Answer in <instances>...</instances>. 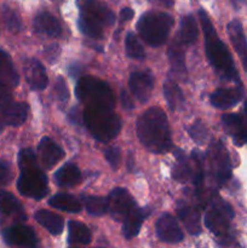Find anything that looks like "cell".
Segmentation results:
<instances>
[{
  "instance_id": "obj_27",
  "label": "cell",
  "mask_w": 247,
  "mask_h": 248,
  "mask_svg": "<svg viewBox=\"0 0 247 248\" xmlns=\"http://www.w3.org/2000/svg\"><path fill=\"white\" fill-rule=\"evenodd\" d=\"M68 242L74 246H85L91 242V232L85 224L80 222L68 223Z\"/></svg>"
},
{
  "instance_id": "obj_2",
  "label": "cell",
  "mask_w": 247,
  "mask_h": 248,
  "mask_svg": "<svg viewBox=\"0 0 247 248\" xmlns=\"http://www.w3.org/2000/svg\"><path fill=\"white\" fill-rule=\"evenodd\" d=\"M199 16H200L201 27H202L203 35H205L206 55H207L211 65L215 68L216 72L223 79L230 80V81L241 85V80L237 74L236 68H235L234 60H232L225 44L218 38L215 27H213L211 19L208 18L207 14L203 10H200Z\"/></svg>"
},
{
  "instance_id": "obj_31",
  "label": "cell",
  "mask_w": 247,
  "mask_h": 248,
  "mask_svg": "<svg viewBox=\"0 0 247 248\" xmlns=\"http://www.w3.org/2000/svg\"><path fill=\"white\" fill-rule=\"evenodd\" d=\"M164 94L170 109L173 111L183 109L185 99H184L183 92L179 89L178 85L174 81H166L164 85Z\"/></svg>"
},
{
  "instance_id": "obj_18",
  "label": "cell",
  "mask_w": 247,
  "mask_h": 248,
  "mask_svg": "<svg viewBox=\"0 0 247 248\" xmlns=\"http://www.w3.org/2000/svg\"><path fill=\"white\" fill-rule=\"evenodd\" d=\"M223 125L228 135L232 136L236 145H244L247 143V125L239 114H224L222 116Z\"/></svg>"
},
{
  "instance_id": "obj_8",
  "label": "cell",
  "mask_w": 247,
  "mask_h": 248,
  "mask_svg": "<svg viewBox=\"0 0 247 248\" xmlns=\"http://www.w3.org/2000/svg\"><path fill=\"white\" fill-rule=\"evenodd\" d=\"M29 107L23 102H15L10 89L0 91V114L5 124L10 126H19L28 118Z\"/></svg>"
},
{
  "instance_id": "obj_36",
  "label": "cell",
  "mask_w": 247,
  "mask_h": 248,
  "mask_svg": "<svg viewBox=\"0 0 247 248\" xmlns=\"http://www.w3.org/2000/svg\"><path fill=\"white\" fill-rule=\"evenodd\" d=\"M189 136L199 144H203L208 138V131L202 121H196L188 130Z\"/></svg>"
},
{
  "instance_id": "obj_9",
  "label": "cell",
  "mask_w": 247,
  "mask_h": 248,
  "mask_svg": "<svg viewBox=\"0 0 247 248\" xmlns=\"http://www.w3.org/2000/svg\"><path fill=\"white\" fill-rule=\"evenodd\" d=\"M136 207V201L130 193L124 188H116L108 198V212L111 218L124 222L128 213Z\"/></svg>"
},
{
  "instance_id": "obj_29",
  "label": "cell",
  "mask_w": 247,
  "mask_h": 248,
  "mask_svg": "<svg viewBox=\"0 0 247 248\" xmlns=\"http://www.w3.org/2000/svg\"><path fill=\"white\" fill-rule=\"evenodd\" d=\"M183 44L178 40L174 39L172 45L169 48V60L170 64H171V69L176 75H184L185 74V60H184V50H183Z\"/></svg>"
},
{
  "instance_id": "obj_23",
  "label": "cell",
  "mask_w": 247,
  "mask_h": 248,
  "mask_svg": "<svg viewBox=\"0 0 247 248\" xmlns=\"http://www.w3.org/2000/svg\"><path fill=\"white\" fill-rule=\"evenodd\" d=\"M179 216V219L183 223L184 228L188 230L189 234L199 235L201 232V224H200V213L196 208L191 206L179 203L178 210H177Z\"/></svg>"
},
{
  "instance_id": "obj_38",
  "label": "cell",
  "mask_w": 247,
  "mask_h": 248,
  "mask_svg": "<svg viewBox=\"0 0 247 248\" xmlns=\"http://www.w3.org/2000/svg\"><path fill=\"white\" fill-rule=\"evenodd\" d=\"M55 90L58 101H60L61 103H67L68 99H69V92H68V87L62 77H58L57 80H56Z\"/></svg>"
},
{
  "instance_id": "obj_12",
  "label": "cell",
  "mask_w": 247,
  "mask_h": 248,
  "mask_svg": "<svg viewBox=\"0 0 247 248\" xmlns=\"http://www.w3.org/2000/svg\"><path fill=\"white\" fill-rule=\"evenodd\" d=\"M128 86L133 96L140 102L145 103L149 101L154 89V79L152 74L147 72H135L130 75Z\"/></svg>"
},
{
  "instance_id": "obj_15",
  "label": "cell",
  "mask_w": 247,
  "mask_h": 248,
  "mask_svg": "<svg viewBox=\"0 0 247 248\" xmlns=\"http://www.w3.org/2000/svg\"><path fill=\"white\" fill-rule=\"evenodd\" d=\"M244 97V87L239 85L235 89H220L213 92L210 97L211 104L215 108L227 110L236 106Z\"/></svg>"
},
{
  "instance_id": "obj_14",
  "label": "cell",
  "mask_w": 247,
  "mask_h": 248,
  "mask_svg": "<svg viewBox=\"0 0 247 248\" xmlns=\"http://www.w3.org/2000/svg\"><path fill=\"white\" fill-rule=\"evenodd\" d=\"M23 72L27 82H28L31 90L41 91V90L46 89L48 84V79L47 75H46L45 68L41 64L40 61L35 60V58L27 60L23 64Z\"/></svg>"
},
{
  "instance_id": "obj_48",
  "label": "cell",
  "mask_w": 247,
  "mask_h": 248,
  "mask_svg": "<svg viewBox=\"0 0 247 248\" xmlns=\"http://www.w3.org/2000/svg\"><path fill=\"white\" fill-rule=\"evenodd\" d=\"M1 130H2V125H1V124H0V132H1Z\"/></svg>"
},
{
  "instance_id": "obj_47",
  "label": "cell",
  "mask_w": 247,
  "mask_h": 248,
  "mask_svg": "<svg viewBox=\"0 0 247 248\" xmlns=\"http://www.w3.org/2000/svg\"><path fill=\"white\" fill-rule=\"evenodd\" d=\"M232 4H234V6L237 7V0H232Z\"/></svg>"
},
{
  "instance_id": "obj_45",
  "label": "cell",
  "mask_w": 247,
  "mask_h": 248,
  "mask_svg": "<svg viewBox=\"0 0 247 248\" xmlns=\"http://www.w3.org/2000/svg\"><path fill=\"white\" fill-rule=\"evenodd\" d=\"M69 73L70 74L73 75V77H74V75H77L80 73V69H79V64H73L72 67H70V69H69Z\"/></svg>"
},
{
  "instance_id": "obj_41",
  "label": "cell",
  "mask_w": 247,
  "mask_h": 248,
  "mask_svg": "<svg viewBox=\"0 0 247 248\" xmlns=\"http://www.w3.org/2000/svg\"><path fill=\"white\" fill-rule=\"evenodd\" d=\"M133 16H135V11L132 9H130V7H125V9H123L120 11L119 19H120L121 23H124V22L131 21L133 18Z\"/></svg>"
},
{
  "instance_id": "obj_28",
  "label": "cell",
  "mask_w": 247,
  "mask_h": 248,
  "mask_svg": "<svg viewBox=\"0 0 247 248\" xmlns=\"http://www.w3.org/2000/svg\"><path fill=\"white\" fill-rule=\"evenodd\" d=\"M199 35V29L196 19L191 15H186L181 19V27L178 31V39L183 45H193Z\"/></svg>"
},
{
  "instance_id": "obj_22",
  "label": "cell",
  "mask_w": 247,
  "mask_h": 248,
  "mask_svg": "<svg viewBox=\"0 0 247 248\" xmlns=\"http://www.w3.org/2000/svg\"><path fill=\"white\" fill-rule=\"evenodd\" d=\"M34 29L39 34L47 36H60L62 33L60 22L50 12H40L34 18Z\"/></svg>"
},
{
  "instance_id": "obj_26",
  "label": "cell",
  "mask_w": 247,
  "mask_h": 248,
  "mask_svg": "<svg viewBox=\"0 0 247 248\" xmlns=\"http://www.w3.org/2000/svg\"><path fill=\"white\" fill-rule=\"evenodd\" d=\"M35 219L43 228L52 235H60L64 228V222L60 216L47 210H40L35 213Z\"/></svg>"
},
{
  "instance_id": "obj_4",
  "label": "cell",
  "mask_w": 247,
  "mask_h": 248,
  "mask_svg": "<svg viewBox=\"0 0 247 248\" xmlns=\"http://www.w3.org/2000/svg\"><path fill=\"white\" fill-rule=\"evenodd\" d=\"M84 124L92 137L98 142H109L119 135L121 120L113 108L98 106H85Z\"/></svg>"
},
{
  "instance_id": "obj_49",
  "label": "cell",
  "mask_w": 247,
  "mask_h": 248,
  "mask_svg": "<svg viewBox=\"0 0 247 248\" xmlns=\"http://www.w3.org/2000/svg\"><path fill=\"white\" fill-rule=\"evenodd\" d=\"M55 1H57V0H55Z\"/></svg>"
},
{
  "instance_id": "obj_7",
  "label": "cell",
  "mask_w": 247,
  "mask_h": 248,
  "mask_svg": "<svg viewBox=\"0 0 247 248\" xmlns=\"http://www.w3.org/2000/svg\"><path fill=\"white\" fill-rule=\"evenodd\" d=\"M234 218V211L229 203L218 198L213 201L211 210L207 211L205 216V224L211 232L217 235L219 239L225 240L229 237L230 220Z\"/></svg>"
},
{
  "instance_id": "obj_30",
  "label": "cell",
  "mask_w": 247,
  "mask_h": 248,
  "mask_svg": "<svg viewBox=\"0 0 247 248\" xmlns=\"http://www.w3.org/2000/svg\"><path fill=\"white\" fill-rule=\"evenodd\" d=\"M48 205L56 210L69 213H79L81 211V203L75 196L69 194H57L48 200Z\"/></svg>"
},
{
  "instance_id": "obj_21",
  "label": "cell",
  "mask_w": 247,
  "mask_h": 248,
  "mask_svg": "<svg viewBox=\"0 0 247 248\" xmlns=\"http://www.w3.org/2000/svg\"><path fill=\"white\" fill-rule=\"evenodd\" d=\"M149 213L150 210H148V208H133V210L128 213L127 217L124 219V236L127 240L133 239L135 236H137L138 232H139L140 230V227H142L143 220L149 216Z\"/></svg>"
},
{
  "instance_id": "obj_13",
  "label": "cell",
  "mask_w": 247,
  "mask_h": 248,
  "mask_svg": "<svg viewBox=\"0 0 247 248\" xmlns=\"http://www.w3.org/2000/svg\"><path fill=\"white\" fill-rule=\"evenodd\" d=\"M156 235L161 241L167 244H177L184 239L183 232L179 227L178 222L171 215H162L157 219L156 225Z\"/></svg>"
},
{
  "instance_id": "obj_10",
  "label": "cell",
  "mask_w": 247,
  "mask_h": 248,
  "mask_svg": "<svg viewBox=\"0 0 247 248\" xmlns=\"http://www.w3.org/2000/svg\"><path fill=\"white\" fill-rule=\"evenodd\" d=\"M77 4L81 14L99 22L102 26L110 27L115 22V15L113 11L99 0H77Z\"/></svg>"
},
{
  "instance_id": "obj_32",
  "label": "cell",
  "mask_w": 247,
  "mask_h": 248,
  "mask_svg": "<svg viewBox=\"0 0 247 248\" xmlns=\"http://www.w3.org/2000/svg\"><path fill=\"white\" fill-rule=\"evenodd\" d=\"M77 26L81 31L82 34L87 35L92 39H102L103 35V26L99 22L94 21L91 17L86 16L84 14H80L79 19H77Z\"/></svg>"
},
{
  "instance_id": "obj_3",
  "label": "cell",
  "mask_w": 247,
  "mask_h": 248,
  "mask_svg": "<svg viewBox=\"0 0 247 248\" xmlns=\"http://www.w3.org/2000/svg\"><path fill=\"white\" fill-rule=\"evenodd\" d=\"M18 165L21 174L17 181L19 193L34 200H41L48 193V184L46 174L39 169L35 154L31 149L19 152Z\"/></svg>"
},
{
  "instance_id": "obj_37",
  "label": "cell",
  "mask_w": 247,
  "mask_h": 248,
  "mask_svg": "<svg viewBox=\"0 0 247 248\" xmlns=\"http://www.w3.org/2000/svg\"><path fill=\"white\" fill-rule=\"evenodd\" d=\"M107 161L109 162L110 167L113 170H118L121 162V152L118 147H110L104 150Z\"/></svg>"
},
{
  "instance_id": "obj_43",
  "label": "cell",
  "mask_w": 247,
  "mask_h": 248,
  "mask_svg": "<svg viewBox=\"0 0 247 248\" xmlns=\"http://www.w3.org/2000/svg\"><path fill=\"white\" fill-rule=\"evenodd\" d=\"M69 119L72 123L77 124V125H79V124H81V121H80L79 119V113H77V108H73L72 111H70L69 114Z\"/></svg>"
},
{
  "instance_id": "obj_24",
  "label": "cell",
  "mask_w": 247,
  "mask_h": 248,
  "mask_svg": "<svg viewBox=\"0 0 247 248\" xmlns=\"http://www.w3.org/2000/svg\"><path fill=\"white\" fill-rule=\"evenodd\" d=\"M0 213L19 220H24L27 218L21 202L7 191H0Z\"/></svg>"
},
{
  "instance_id": "obj_25",
  "label": "cell",
  "mask_w": 247,
  "mask_h": 248,
  "mask_svg": "<svg viewBox=\"0 0 247 248\" xmlns=\"http://www.w3.org/2000/svg\"><path fill=\"white\" fill-rule=\"evenodd\" d=\"M81 179L79 169L73 164H67L61 167L55 174V181L61 188H73L77 186Z\"/></svg>"
},
{
  "instance_id": "obj_46",
  "label": "cell",
  "mask_w": 247,
  "mask_h": 248,
  "mask_svg": "<svg viewBox=\"0 0 247 248\" xmlns=\"http://www.w3.org/2000/svg\"><path fill=\"white\" fill-rule=\"evenodd\" d=\"M245 116H246V123H247V99L245 101Z\"/></svg>"
},
{
  "instance_id": "obj_20",
  "label": "cell",
  "mask_w": 247,
  "mask_h": 248,
  "mask_svg": "<svg viewBox=\"0 0 247 248\" xmlns=\"http://www.w3.org/2000/svg\"><path fill=\"white\" fill-rule=\"evenodd\" d=\"M18 82V73L15 68L11 57L9 53L0 50V86L11 90L16 87Z\"/></svg>"
},
{
  "instance_id": "obj_19",
  "label": "cell",
  "mask_w": 247,
  "mask_h": 248,
  "mask_svg": "<svg viewBox=\"0 0 247 248\" xmlns=\"http://www.w3.org/2000/svg\"><path fill=\"white\" fill-rule=\"evenodd\" d=\"M215 174L219 186H223L232 177V165H230L229 155L223 144H218L212 157Z\"/></svg>"
},
{
  "instance_id": "obj_33",
  "label": "cell",
  "mask_w": 247,
  "mask_h": 248,
  "mask_svg": "<svg viewBox=\"0 0 247 248\" xmlns=\"http://www.w3.org/2000/svg\"><path fill=\"white\" fill-rule=\"evenodd\" d=\"M85 207L91 216H103L108 212V199L101 196H85Z\"/></svg>"
},
{
  "instance_id": "obj_16",
  "label": "cell",
  "mask_w": 247,
  "mask_h": 248,
  "mask_svg": "<svg viewBox=\"0 0 247 248\" xmlns=\"http://www.w3.org/2000/svg\"><path fill=\"white\" fill-rule=\"evenodd\" d=\"M39 156L43 166L46 170H51L56 164L64 157V152L51 138L44 137L38 145Z\"/></svg>"
},
{
  "instance_id": "obj_39",
  "label": "cell",
  "mask_w": 247,
  "mask_h": 248,
  "mask_svg": "<svg viewBox=\"0 0 247 248\" xmlns=\"http://www.w3.org/2000/svg\"><path fill=\"white\" fill-rule=\"evenodd\" d=\"M12 170L9 162L0 160V186H5L11 182Z\"/></svg>"
},
{
  "instance_id": "obj_40",
  "label": "cell",
  "mask_w": 247,
  "mask_h": 248,
  "mask_svg": "<svg viewBox=\"0 0 247 248\" xmlns=\"http://www.w3.org/2000/svg\"><path fill=\"white\" fill-rule=\"evenodd\" d=\"M61 53V48L57 44H51L45 48V57L50 63H53L58 58Z\"/></svg>"
},
{
  "instance_id": "obj_44",
  "label": "cell",
  "mask_w": 247,
  "mask_h": 248,
  "mask_svg": "<svg viewBox=\"0 0 247 248\" xmlns=\"http://www.w3.org/2000/svg\"><path fill=\"white\" fill-rule=\"evenodd\" d=\"M150 1H154L156 4L161 5L165 7H172L173 6V0H150Z\"/></svg>"
},
{
  "instance_id": "obj_17",
  "label": "cell",
  "mask_w": 247,
  "mask_h": 248,
  "mask_svg": "<svg viewBox=\"0 0 247 248\" xmlns=\"http://www.w3.org/2000/svg\"><path fill=\"white\" fill-rule=\"evenodd\" d=\"M227 31L235 51H236L240 60H241L242 67H244L245 72L247 73V40L241 22L237 21V19L229 22L227 27Z\"/></svg>"
},
{
  "instance_id": "obj_5",
  "label": "cell",
  "mask_w": 247,
  "mask_h": 248,
  "mask_svg": "<svg viewBox=\"0 0 247 248\" xmlns=\"http://www.w3.org/2000/svg\"><path fill=\"white\" fill-rule=\"evenodd\" d=\"M173 23V17L171 15L150 11L142 15L137 23V31L148 45L157 47L167 40Z\"/></svg>"
},
{
  "instance_id": "obj_6",
  "label": "cell",
  "mask_w": 247,
  "mask_h": 248,
  "mask_svg": "<svg viewBox=\"0 0 247 248\" xmlns=\"http://www.w3.org/2000/svg\"><path fill=\"white\" fill-rule=\"evenodd\" d=\"M77 99L85 106H98L113 108L115 97L107 82L93 77H84L79 79L75 86Z\"/></svg>"
},
{
  "instance_id": "obj_11",
  "label": "cell",
  "mask_w": 247,
  "mask_h": 248,
  "mask_svg": "<svg viewBox=\"0 0 247 248\" xmlns=\"http://www.w3.org/2000/svg\"><path fill=\"white\" fill-rule=\"evenodd\" d=\"M4 241L9 246L16 247H35L38 245V237L31 228L26 225H12L2 232Z\"/></svg>"
},
{
  "instance_id": "obj_35",
  "label": "cell",
  "mask_w": 247,
  "mask_h": 248,
  "mask_svg": "<svg viewBox=\"0 0 247 248\" xmlns=\"http://www.w3.org/2000/svg\"><path fill=\"white\" fill-rule=\"evenodd\" d=\"M2 16H4V21L6 23L7 29H9L11 33H19L22 29V22L19 19L18 15L10 7L5 6L4 10H2Z\"/></svg>"
},
{
  "instance_id": "obj_42",
  "label": "cell",
  "mask_w": 247,
  "mask_h": 248,
  "mask_svg": "<svg viewBox=\"0 0 247 248\" xmlns=\"http://www.w3.org/2000/svg\"><path fill=\"white\" fill-rule=\"evenodd\" d=\"M121 103H123L124 108L127 109V110H131V109L135 108V104H133L130 94L126 91H121Z\"/></svg>"
},
{
  "instance_id": "obj_1",
  "label": "cell",
  "mask_w": 247,
  "mask_h": 248,
  "mask_svg": "<svg viewBox=\"0 0 247 248\" xmlns=\"http://www.w3.org/2000/svg\"><path fill=\"white\" fill-rule=\"evenodd\" d=\"M137 136L140 143L155 154L166 153L172 147L169 120L160 108L148 109L137 121Z\"/></svg>"
},
{
  "instance_id": "obj_34",
  "label": "cell",
  "mask_w": 247,
  "mask_h": 248,
  "mask_svg": "<svg viewBox=\"0 0 247 248\" xmlns=\"http://www.w3.org/2000/svg\"><path fill=\"white\" fill-rule=\"evenodd\" d=\"M126 55L133 60H143L145 57L144 48L133 33H127L125 38Z\"/></svg>"
}]
</instances>
